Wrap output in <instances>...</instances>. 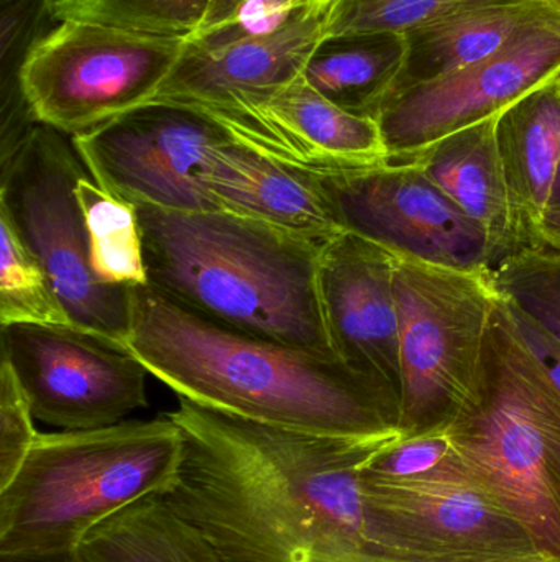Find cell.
Returning <instances> with one entry per match:
<instances>
[{"instance_id": "cell-25", "label": "cell", "mask_w": 560, "mask_h": 562, "mask_svg": "<svg viewBox=\"0 0 560 562\" xmlns=\"http://www.w3.org/2000/svg\"><path fill=\"white\" fill-rule=\"evenodd\" d=\"M0 324L72 326L48 273L23 243L10 217L0 211Z\"/></svg>"}, {"instance_id": "cell-34", "label": "cell", "mask_w": 560, "mask_h": 562, "mask_svg": "<svg viewBox=\"0 0 560 562\" xmlns=\"http://www.w3.org/2000/svg\"><path fill=\"white\" fill-rule=\"evenodd\" d=\"M548 2L560 13V0H548Z\"/></svg>"}, {"instance_id": "cell-1", "label": "cell", "mask_w": 560, "mask_h": 562, "mask_svg": "<svg viewBox=\"0 0 560 562\" xmlns=\"http://www.w3.org/2000/svg\"><path fill=\"white\" fill-rule=\"evenodd\" d=\"M183 464L161 501L224 562H381L365 485L375 438L262 425L178 396Z\"/></svg>"}, {"instance_id": "cell-33", "label": "cell", "mask_w": 560, "mask_h": 562, "mask_svg": "<svg viewBox=\"0 0 560 562\" xmlns=\"http://www.w3.org/2000/svg\"><path fill=\"white\" fill-rule=\"evenodd\" d=\"M0 562H78L75 553L0 554Z\"/></svg>"}, {"instance_id": "cell-28", "label": "cell", "mask_w": 560, "mask_h": 562, "mask_svg": "<svg viewBox=\"0 0 560 562\" xmlns=\"http://www.w3.org/2000/svg\"><path fill=\"white\" fill-rule=\"evenodd\" d=\"M489 0H339L329 35L407 33Z\"/></svg>"}, {"instance_id": "cell-8", "label": "cell", "mask_w": 560, "mask_h": 562, "mask_svg": "<svg viewBox=\"0 0 560 562\" xmlns=\"http://www.w3.org/2000/svg\"><path fill=\"white\" fill-rule=\"evenodd\" d=\"M184 46V40L61 22L30 56L23 94L38 124L72 137L155 101Z\"/></svg>"}, {"instance_id": "cell-22", "label": "cell", "mask_w": 560, "mask_h": 562, "mask_svg": "<svg viewBox=\"0 0 560 562\" xmlns=\"http://www.w3.org/2000/svg\"><path fill=\"white\" fill-rule=\"evenodd\" d=\"M237 5V0H53L59 23H92L184 42L222 22Z\"/></svg>"}, {"instance_id": "cell-31", "label": "cell", "mask_w": 560, "mask_h": 562, "mask_svg": "<svg viewBox=\"0 0 560 562\" xmlns=\"http://www.w3.org/2000/svg\"><path fill=\"white\" fill-rule=\"evenodd\" d=\"M500 311L560 392V340L500 293Z\"/></svg>"}, {"instance_id": "cell-7", "label": "cell", "mask_w": 560, "mask_h": 562, "mask_svg": "<svg viewBox=\"0 0 560 562\" xmlns=\"http://www.w3.org/2000/svg\"><path fill=\"white\" fill-rule=\"evenodd\" d=\"M0 211L48 273L72 326L125 349L130 288L95 279L76 183L88 175L66 134L36 124L0 158Z\"/></svg>"}, {"instance_id": "cell-30", "label": "cell", "mask_w": 560, "mask_h": 562, "mask_svg": "<svg viewBox=\"0 0 560 562\" xmlns=\"http://www.w3.org/2000/svg\"><path fill=\"white\" fill-rule=\"evenodd\" d=\"M325 0H242L222 22L190 40L201 46H220L247 36L268 35L289 22L299 10Z\"/></svg>"}, {"instance_id": "cell-14", "label": "cell", "mask_w": 560, "mask_h": 562, "mask_svg": "<svg viewBox=\"0 0 560 562\" xmlns=\"http://www.w3.org/2000/svg\"><path fill=\"white\" fill-rule=\"evenodd\" d=\"M338 3L325 0L299 10L268 35L220 46L186 42L155 101L186 105L207 117L265 101L302 76L316 46L329 35Z\"/></svg>"}, {"instance_id": "cell-5", "label": "cell", "mask_w": 560, "mask_h": 562, "mask_svg": "<svg viewBox=\"0 0 560 562\" xmlns=\"http://www.w3.org/2000/svg\"><path fill=\"white\" fill-rule=\"evenodd\" d=\"M447 429L477 484L560 562V392L500 301L482 393Z\"/></svg>"}, {"instance_id": "cell-3", "label": "cell", "mask_w": 560, "mask_h": 562, "mask_svg": "<svg viewBox=\"0 0 560 562\" xmlns=\"http://www.w3.org/2000/svg\"><path fill=\"white\" fill-rule=\"evenodd\" d=\"M137 210L158 293L220 326L338 359L319 296L329 240L226 211Z\"/></svg>"}, {"instance_id": "cell-4", "label": "cell", "mask_w": 560, "mask_h": 562, "mask_svg": "<svg viewBox=\"0 0 560 562\" xmlns=\"http://www.w3.org/2000/svg\"><path fill=\"white\" fill-rule=\"evenodd\" d=\"M184 439L170 418L39 432L0 488V554L76 553L99 525L164 495L180 474Z\"/></svg>"}, {"instance_id": "cell-23", "label": "cell", "mask_w": 560, "mask_h": 562, "mask_svg": "<svg viewBox=\"0 0 560 562\" xmlns=\"http://www.w3.org/2000/svg\"><path fill=\"white\" fill-rule=\"evenodd\" d=\"M75 193L95 279L108 286H148L137 206L105 193L89 173L79 178Z\"/></svg>"}, {"instance_id": "cell-26", "label": "cell", "mask_w": 560, "mask_h": 562, "mask_svg": "<svg viewBox=\"0 0 560 562\" xmlns=\"http://www.w3.org/2000/svg\"><path fill=\"white\" fill-rule=\"evenodd\" d=\"M365 472L395 482L473 479L447 426L421 435L401 436L381 449L368 462Z\"/></svg>"}, {"instance_id": "cell-11", "label": "cell", "mask_w": 560, "mask_h": 562, "mask_svg": "<svg viewBox=\"0 0 560 562\" xmlns=\"http://www.w3.org/2000/svg\"><path fill=\"white\" fill-rule=\"evenodd\" d=\"M2 353L33 416L62 431L117 425L148 406V370L128 350L76 327H2Z\"/></svg>"}, {"instance_id": "cell-12", "label": "cell", "mask_w": 560, "mask_h": 562, "mask_svg": "<svg viewBox=\"0 0 560 562\" xmlns=\"http://www.w3.org/2000/svg\"><path fill=\"white\" fill-rule=\"evenodd\" d=\"M345 231L437 266L489 270L487 234L413 161L318 175Z\"/></svg>"}, {"instance_id": "cell-32", "label": "cell", "mask_w": 560, "mask_h": 562, "mask_svg": "<svg viewBox=\"0 0 560 562\" xmlns=\"http://www.w3.org/2000/svg\"><path fill=\"white\" fill-rule=\"evenodd\" d=\"M528 249L560 254V168L541 226Z\"/></svg>"}, {"instance_id": "cell-20", "label": "cell", "mask_w": 560, "mask_h": 562, "mask_svg": "<svg viewBox=\"0 0 560 562\" xmlns=\"http://www.w3.org/2000/svg\"><path fill=\"white\" fill-rule=\"evenodd\" d=\"M407 48L401 33L328 35L316 46L302 76L339 108L377 121L403 69Z\"/></svg>"}, {"instance_id": "cell-6", "label": "cell", "mask_w": 560, "mask_h": 562, "mask_svg": "<svg viewBox=\"0 0 560 562\" xmlns=\"http://www.w3.org/2000/svg\"><path fill=\"white\" fill-rule=\"evenodd\" d=\"M390 250L400 336L398 429L414 436L446 428L479 400L500 291L489 270Z\"/></svg>"}, {"instance_id": "cell-13", "label": "cell", "mask_w": 560, "mask_h": 562, "mask_svg": "<svg viewBox=\"0 0 560 562\" xmlns=\"http://www.w3.org/2000/svg\"><path fill=\"white\" fill-rule=\"evenodd\" d=\"M393 254L345 231L319 263V296L339 360L370 380L400 409L401 367Z\"/></svg>"}, {"instance_id": "cell-15", "label": "cell", "mask_w": 560, "mask_h": 562, "mask_svg": "<svg viewBox=\"0 0 560 562\" xmlns=\"http://www.w3.org/2000/svg\"><path fill=\"white\" fill-rule=\"evenodd\" d=\"M243 147L306 173L387 164L380 125L352 114L299 76L265 101L210 117Z\"/></svg>"}, {"instance_id": "cell-21", "label": "cell", "mask_w": 560, "mask_h": 562, "mask_svg": "<svg viewBox=\"0 0 560 562\" xmlns=\"http://www.w3.org/2000/svg\"><path fill=\"white\" fill-rule=\"evenodd\" d=\"M75 554L78 562H224L204 535L170 510L160 495L95 527Z\"/></svg>"}, {"instance_id": "cell-18", "label": "cell", "mask_w": 560, "mask_h": 562, "mask_svg": "<svg viewBox=\"0 0 560 562\" xmlns=\"http://www.w3.org/2000/svg\"><path fill=\"white\" fill-rule=\"evenodd\" d=\"M496 144L523 249L541 226L560 168V88L555 78L496 119Z\"/></svg>"}, {"instance_id": "cell-29", "label": "cell", "mask_w": 560, "mask_h": 562, "mask_svg": "<svg viewBox=\"0 0 560 562\" xmlns=\"http://www.w3.org/2000/svg\"><path fill=\"white\" fill-rule=\"evenodd\" d=\"M32 405L13 370L2 353L0 363V488L5 487L28 456L39 432L33 425Z\"/></svg>"}, {"instance_id": "cell-36", "label": "cell", "mask_w": 560, "mask_h": 562, "mask_svg": "<svg viewBox=\"0 0 560 562\" xmlns=\"http://www.w3.org/2000/svg\"><path fill=\"white\" fill-rule=\"evenodd\" d=\"M546 252H548V250H546ZM552 254H555V252H552ZM556 256L560 257V254H556Z\"/></svg>"}, {"instance_id": "cell-17", "label": "cell", "mask_w": 560, "mask_h": 562, "mask_svg": "<svg viewBox=\"0 0 560 562\" xmlns=\"http://www.w3.org/2000/svg\"><path fill=\"white\" fill-rule=\"evenodd\" d=\"M496 119L456 132L408 160L482 227L495 267L525 247L496 144Z\"/></svg>"}, {"instance_id": "cell-9", "label": "cell", "mask_w": 560, "mask_h": 562, "mask_svg": "<svg viewBox=\"0 0 560 562\" xmlns=\"http://www.w3.org/2000/svg\"><path fill=\"white\" fill-rule=\"evenodd\" d=\"M560 71V13L528 23L499 52L459 71L388 95L377 115L388 161L496 117Z\"/></svg>"}, {"instance_id": "cell-19", "label": "cell", "mask_w": 560, "mask_h": 562, "mask_svg": "<svg viewBox=\"0 0 560 562\" xmlns=\"http://www.w3.org/2000/svg\"><path fill=\"white\" fill-rule=\"evenodd\" d=\"M555 10L548 0H489L407 33V58L390 94L489 58L523 26Z\"/></svg>"}, {"instance_id": "cell-16", "label": "cell", "mask_w": 560, "mask_h": 562, "mask_svg": "<svg viewBox=\"0 0 560 562\" xmlns=\"http://www.w3.org/2000/svg\"><path fill=\"white\" fill-rule=\"evenodd\" d=\"M199 178L217 211L252 217L319 240L345 233L318 175L256 154L233 138L207 154Z\"/></svg>"}, {"instance_id": "cell-10", "label": "cell", "mask_w": 560, "mask_h": 562, "mask_svg": "<svg viewBox=\"0 0 560 562\" xmlns=\"http://www.w3.org/2000/svg\"><path fill=\"white\" fill-rule=\"evenodd\" d=\"M229 138L203 112L151 101L71 142L105 193L135 206L199 213L217 211L201 183L204 158Z\"/></svg>"}, {"instance_id": "cell-24", "label": "cell", "mask_w": 560, "mask_h": 562, "mask_svg": "<svg viewBox=\"0 0 560 562\" xmlns=\"http://www.w3.org/2000/svg\"><path fill=\"white\" fill-rule=\"evenodd\" d=\"M53 0H0V140L12 150L38 122L23 94L30 56L56 29Z\"/></svg>"}, {"instance_id": "cell-35", "label": "cell", "mask_w": 560, "mask_h": 562, "mask_svg": "<svg viewBox=\"0 0 560 562\" xmlns=\"http://www.w3.org/2000/svg\"><path fill=\"white\" fill-rule=\"evenodd\" d=\"M556 81H558V85H559V88H560V71L558 72V75H556Z\"/></svg>"}, {"instance_id": "cell-2", "label": "cell", "mask_w": 560, "mask_h": 562, "mask_svg": "<svg viewBox=\"0 0 560 562\" xmlns=\"http://www.w3.org/2000/svg\"><path fill=\"white\" fill-rule=\"evenodd\" d=\"M125 350L181 398L311 435L398 432V408L334 357L240 333L148 286L130 288Z\"/></svg>"}, {"instance_id": "cell-27", "label": "cell", "mask_w": 560, "mask_h": 562, "mask_svg": "<svg viewBox=\"0 0 560 562\" xmlns=\"http://www.w3.org/2000/svg\"><path fill=\"white\" fill-rule=\"evenodd\" d=\"M496 288L560 340V257L522 249L493 269Z\"/></svg>"}]
</instances>
